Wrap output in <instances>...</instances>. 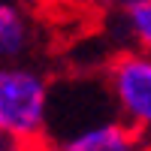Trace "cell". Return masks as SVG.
I'll use <instances>...</instances> for the list:
<instances>
[{
  "mask_svg": "<svg viewBox=\"0 0 151 151\" xmlns=\"http://www.w3.org/2000/svg\"><path fill=\"white\" fill-rule=\"evenodd\" d=\"M45 139L58 151H148V139L118 118L106 82L91 94L64 91L52 82Z\"/></svg>",
  "mask_w": 151,
  "mask_h": 151,
  "instance_id": "obj_1",
  "label": "cell"
},
{
  "mask_svg": "<svg viewBox=\"0 0 151 151\" xmlns=\"http://www.w3.org/2000/svg\"><path fill=\"white\" fill-rule=\"evenodd\" d=\"M52 79L24 60L0 64V130L18 142H33L45 136Z\"/></svg>",
  "mask_w": 151,
  "mask_h": 151,
  "instance_id": "obj_2",
  "label": "cell"
},
{
  "mask_svg": "<svg viewBox=\"0 0 151 151\" xmlns=\"http://www.w3.org/2000/svg\"><path fill=\"white\" fill-rule=\"evenodd\" d=\"M103 82L118 118L151 142V52L133 45L118 52L106 64Z\"/></svg>",
  "mask_w": 151,
  "mask_h": 151,
  "instance_id": "obj_3",
  "label": "cell"
},
{
  "mask_svg": "<svg viewBox=\"0 0 151 151\" xmlns=\"http://www.w3.org/2000/svg\"><path fill=\"white\" fill-rule=\"evenodd\" d=\"M36 48V21L15 0H0V64L24 60Z\"/></svg>",
  "mask_w": 151,
  "mask_h": 151,
  "instance_id": "obj_4",
  "label": "cell"
},
{
  "mask_svg": "<svg viewBox=\"0 0 151 151\" xmlns=\"http://www.w3.org/2000/svg\"><path fill=\"white\" fill-rule=\"evenodd\" d=\"M118 27L133 48L151 52V0H121Z\"/></svg>",
  "mask_w": 151,
  "mask_h": 151,
  "instance_id": "obj_5",
  "label": "cell"
},
{
  "mask_svg": "<svg viewBox=\"0 0 151 151\" xmlns=\"http://www.w3.org/2000/svg\"><path fill=\"white\" fill-rule=\"evenodd\" d=\"M21 151H58L52 142H48L45 139V136H42V139H33V142H24L21 145Z\"/></svg>",
  "mask_w": 151,
  "mask_h": 151,
  "instance_id": "obj_6",
  "label": "cell"
},
{
  "mask_svg": "<svg viewBox=\"0 0 151 151\" xmlns=\"http://www.w3.org/2000/svg\"><path fill=\"white\" fill-rule=\"evenodd\" d=\"M21 145H24V142L12 139L9 133H3V130H0V151H21Z\"/></svg>",
  "mask_w": 151,
  "mask_h": 151,
  "instance_id": "obj_7",
  "label": "cell"
},
{
  "mask_svg": "<svg viewBox=\"0 0 151 151\" xmlns=\"http://www.w3.org/2000/svg\"><path fill=\"white\" fill-rule=\"evenodd\" d=\"M148 151H151V142H148Z\"/></svg>",
  "mask_w": 151,
  "mask_h": 151,
  "instance_id": "obj_8",
  "label": "cell"
}]
</instances>
